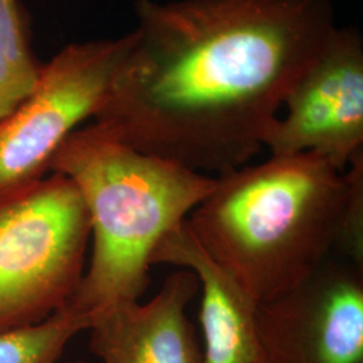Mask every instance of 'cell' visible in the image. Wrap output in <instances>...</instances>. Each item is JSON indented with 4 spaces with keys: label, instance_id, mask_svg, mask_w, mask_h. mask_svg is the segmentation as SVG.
<instances>
[{
    "label": "cell",
    "instance_id": "cell-1",
    "mask_svg": "<svg viewBox=\"0 0 363 363\" xmlns=\"http://www.w3.org/2000/svg\"><path fill=\"white\" fill-rule=\"evenodd\" d=\"M135 10L133 43L93 124L210 177L265 150L337 27L333 0H138Z\"/></svg>",
    "mask_w": 363,
    "mask_h": 363
},
{
    "label": "cell",
    "instance_id": "cell-2",
    "mask_svg": "<svg viewBox=\"0 0 363 363\" xmlns=\"http://www.w3.org/2000/svg\"><path fill=\"white\" fill-rule=\"evenodd\" d=\"M347 169L306 152L216 177L186 228L256 306L311 276L337 250Z\"/></svg>",
    "mask_w": 363,
    "mask_h": 363
},
{
    "label": "cell",
    "instance_id": "cell-3",
    "mask_svg": "<svg viewBox=\"0 0 363 363\" xmlns=\"http://www.w3.org/2000/svg\"><path fill=\"white\" fill-rule=\"evenodd\" d=\"M50 172L73 182L89 216L91 261L72 300L89 316L140 300L156 247L216 184V177L140 152L94 124L66 139Z\"/></svg>",
    "mask_w": 363,
    "mask_h": 363
},
{
    "label": "cell",
    "instance_id": "cell-4",
    "mask_svg": "<svg viewBox=\"0 0 363 363\" xmlns=\"http://www.w3.org/2000/svg\"><path fill=\"white\" fill-rule=\"evenodd\" d=\"M89 241L84 201L61 174L0 199V333L40 323L72 303Z\"/></svg>",
    "mask_w": 363,
    "mask_h": 363
},
{
    "label": "cell",
    "instance_id": "cell-5",
    "mask_svg": "<svg viewBox=\"0 0 363 363\" xmlns=\"http://www.w3.org/2000/svg\"><path fill=\"white\" fill-rule=\"evenodd\" d=\"M133 39L132 30L70 43L42 65L35 88L0 123V199L46 177L60 147L100 109Z\"/></svg>",
    "mask_w": 363,
    "mask_h": 363
},
{
    "label": "cell",
    "instance_id": "cell-6",
    "mask_svg": "<svg viewBox=\"0 0 363 363\" xmlns=\"http://www.w3.org/2000/svg\"><path fill=\"white\" fill-rule=\"evenodd\" d=\"M286 113L269 130L272 156L312 152L340 171L363 154V38L335 27L325 48L288 93Z\"/></svg>",
    "mask_w": 363,
    "mask_h": 363
},
{
    "label": "cell",
    "instance_id": "cell-7",
    "mask_svg": "<svg viewBox=\"0 0 363 363\" xmlns=\"http://www.w3.org/2000/svg\"><path fill=\"white\" fill-rule=\"evenodd\" d=\"M256 331L265 363H363V269L327 259L256 306Z\"/></svg>",
    "mask_w": 363,
    "mask_h": 363
},
{
    "label": "cell",
    "instance_id": "cell-8",
    "mask_svg": "<svg viewBox=\"0 0 363 363\" xmlns=\"http://www.w3.org/2000/svg\"><path fill=\"white\" fill-rule=\"evenodd\" d=\"M199 292L189 269L169 273L147 303L124 301L91 315V351L101 363H203L187 307Z\"/></svg>",
    "mask_w": 363,
    "mask_h": 363
},
{
    "label": "cell",
    "instance_id": "cell-9",
    "mask_svg": "<svg viewBox=\"0 0 363 363\" xmlns=\"http://www.w3.org/2000/svg\"><path fill=\"white\" fill-rule=\"evenodd\" d=\"M189 269L199 281L203 363H265L256 331V304L196 244L186 222L152 255V265Z\"/></svg>",
    "mask_w": 363,
    "mask_h": 363
},
{
    "label": "cell",
    "instance_id": "cell-10",
    "mask_svg": "<svg viewBox=\"0 0 363 363\" xmlns=\"http://www.w3.org/2000/svg\"><path fill=\"white\" fill-rule=\"evenodd\" d=\"M40 67L18 0H0V123L33 91Z\"/></svg>",
    "mask_w": 363,
    "mask_h": 363
},
{
    "label": "cell",
    "instance_id": "cell-11",
    "mask_svg": "<svg viewBox=\"0 0 363 363\" xmlns=\"http://www.w3.org/2000/svg\"><path fill=\"white\" fill-rule=\"evenodd\" d=\"M91 327V316L72 303L37 325L0 333V363H58L73 337Z\"/></svg>",
    "mask_w": 363,
    "mask_h": 363
},
{
    "label": "cell",
    "instance_id": "cell-12",
    "mask_svg": "<svg viewBox=\"0 0 363 363\" xmlns=\"http://www.w3.org/2000/svg\"><path fill=\"white\" fill-rule=\"evenodd\" d=\"M346 169L350 177V190L335 253L363 269V154L357 156Z\"/></svg>",
    "mask_w": 363,
    "mask_h": 363
},
{
    "label": "cell",
    "instance_id": "cell-13",
    "mask_svg": "<svg viewBox=\"0 0 363 363\" xmlns=\"http://www.w3.org/2000/svg\"><path fill=\"white\" fill-rule=\"evenodd\" d=\"M70 363H82V362H70Z\"/></svg>",
    "mask_w": 363,
    "mask_h": 363
}]
</instances>
